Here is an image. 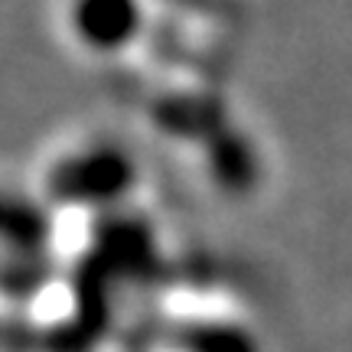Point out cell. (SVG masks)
Here are the masks:
<instances>
[{"instance_id": "cell-1", "label": "cell", "mask_w": 352, "mask_h": 352, "mask_svg": "<svg viewBox=\"0 0 352 352\" xmlns=\"http://www.w3.org/2000/svg\"><path fill=\"white\" fill-rule=\"evenodd\" d=\"M140 166L134 153L114 140L82 144L56 157L43 176V196L52 209H88L111 215L134 196Z\"/></svg>"}, {"instance_id": "cell-2", "label": "cell", "mask_w": 352, "mask_h": 352, "mask_svg": "<svg viewBox=\"0 0 352 352\" xmlns=\"http://www.w3.org/2000/svg\"><path fill=\"white\" fill-rule=\"evenodd\" d=\"M144 0H69L65 30L91 56H121L147 33Z\"/></svg>"}, {"instance_id": "cell-3", "label": "cell", "mask_w": 352, "mask_h": 352, "mask_svg": "<svg viewBox=\"0 0 352 352\" xmlns=\"http://www.w3.org/2000/svg\"><path fill=\"white\" fill-rule=\"evenodd\" d=\"M147 114L164 138L186 140L192 147H202L228 121H235L228 104L215 91H192V88H176L166 95H157Z\"/></svg>"}, {"instance_id": "cell-4", "label": "cell", "mask_w": 352, "mask_h": 352, "mask_svg": "<svg viewBox=\"0 0 352 352\" xmlns=\"http://www.w3.org/2000/svg\"><path fill=\"white\" fill-rule=\"evenodd\" d=\"M202 151V166L215 189L226 196H248L261 183V153L254 140L245 134V127L228 121L219 134L206 140Z\"/></svg>"}, {"instance_id": "cell-5", "label": "cell", "mask_w": 352, "mask_h": 352, "mask_svg": "<svg viewBox=\"0 0 352 352\" xmlns=\"http://www.w3.org/2000/svg\"><path fill=\"white\" fill-rule=\"evenodd\" d=\"M166 352H264L252 329L228 316H183L160 336Z\"/></svg>"}, {"instance_id": "cell-6", "label": "cell", "mask_w": 352, "mask_h": 352, "mask_svg": "<svg viewBox=\"0 0 352 352\" xmlns=\"http://www.w3.org/2000/svg\"><path fill=\"white\" fill-rule=\"evenodd\" d=\"M50 202L43 199H26V196H10L3 206V241H7V254L13 258H36V254H50V241L56 232Z\"/></svg>"}]
</instances>
